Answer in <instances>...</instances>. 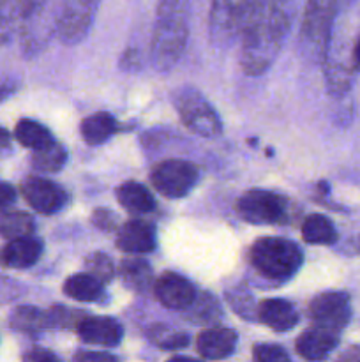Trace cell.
I'll return each mask as SVG.
<instances>
[{
  "mask_svg": "<svg viewBox=\"0 0 360 362\" xmlns=\"http://www.w3.org/2000/svg\"><path fill=\"white\" fill-rule=\"evenodd\" d=\"M14 136H16V140L20 141L23 147L32 148L34 152L42 151V148H48L55 144L52 133H49L42 124L35 122V120H30V119H23L16 124Z\"/></svg>",
  "mask_w": 360,
  "mask_h": 362,
  "instance_id": "cell-18",
  "label": "cell"
},
{
  "mask_svg": "<svg viewBox=\"0 0 360 362\" xmlns=\"http://www.w3.org/2000/svg\"><path fill=\"white\" fill-rule=\"evenodd\" d=\"M168 362H198L194 359H191V357H182V356H176V357H172Z\"/></svg>",
  "mask_w": 360,
  "mask_h": 362,
  "instance_id": "cell-37",
  "label": "cell"
},
{
  "mask_svg": "<svg viewBox=\"0 0 360 362\" xmlns=\"http://www.w3.org/2000/svg\"><path fill=\"white\" fill-rule=\"evenodd\" d=\"M154 293L159 303L169 310H186L193 306L196 299L193 285L176 272H164L154 283Z\"/></svg>",
  "mask_w": 360,
  "mask_h": 362,
  "instance_id": "cell-10",
  "label": "cell"
},
{
  "mask_svg": "<svg viewBox=\"0 0 360 362\" xmlns=\"http://www.w3.org/2000/svg\"><path fill=\"white\" fill-rule=\"evenodd\" d=\"M116 246L126 253H150L155 247L154 228L145 221H127L120 228L119 237H116Z\"/></svg>",
  "mask_w": 360,
  "mask_h": 362,
  "instance_id": "cell-15",
  "label": "cell"
},
{
  "mask_svg": "<svg viewBox=\"0 0 360 362\" xmlns=\"http://www.w3.org/2000/svg\"><path fill=\"white\" fill-rule=\"evenodd\" d=\"M356 247H359V253H360V237H359V240H356Z\"/></svg>",
  "mask_w": 360,
  "mask_h": 362,
  "instance_id": "cell-38",
  "label": "cell"
},
{
  "mask_svg": "<svg viewBox=\"0 0 360 362\" xmlns=\"http://www.w3.org/2000/svg\"><path fill=\"white\" fill-rule=\"evenodd\" d=\"M23 362H60L59 357L53 352L44 349H32L30 352L25 354Z\"/></svg>",
  "mask_w": 360,
  "mask_h": 362,
  "instance_id": "cell-31",
  "label": "cell"
},
{
  "mask_svg": "<svg viewBox=\"0 0 360 362\" xmlns=\"http://www.w3.org/2000/svg\"><path fill=\"white\" fill-rule=\"evenodd\" d=\"M67 154L60 145L53 144L52 147L42 148V151L34 152L32 156V165L41 172H59L66 163Z\"/></svg>",
  "mask_w": 360,
  "mask_h": 362,
  "instance_id": "cell-26",
  "label": "cell"
},
{
  "mask_svg": "<svg viewBox=\"0 0 360 362\" xmlns=\"http://www.w3.org/2000/svg\"><path fill=\"white\" fill-rule=\"evenodd\" d=\"M95 6L92 2H69L59 16V35L64 42L80 41L90 28Z\"/></svg>",
  "mask_w": 360,
  "mask_h": 362,
  "instance_id": "cell-11",
  "label": "cell"
},
{
  "mask_svg": "<svg viewBox=\"0 0 360 362\" xmlns=\"http://www.w3.org/2000/svg\"><path fill=\"white\" fill-rule=\"evenodd\" d=\"M11 327L14 331L25 332V334H37L42 329L48 327L46 313L34 306H20L11 315Z\"/></svg>",
  "mask_w": 360,
  "mask_h": 362,
  "instance_id": "cell-25",
  "label": "cell"
},
{
  "mask_svg": "<svg viewBox=\"0 0 360 362\" xmlns=\"http://www.w3.org/2000/svg\"><path fill=\"white\" fill-rule=\"evenodd\" d=\"M120 276L124 283L134 292H145L152 286V269L150 265L140 258H131L120 265Z\"/></svg>",
  "mask_w": 360,
  "mask_h": 362,
  "instance_id": "cell-24",
  "label": "cell"
},
{
  "mask_svg": "<svg viewBox=\"0 0 360 362\" xmlns=\"http://www.w3.org/2000/svg\"><path fill=\"white\" fill-rule=\"evenodd\" d=\"M240 218L254 225L282 221L286 214V200L279 194L263 189H253L242 194L236 204Z\"/></svg>",
  "mask_w": 360,
  "mask_h": 362,
  "instance_id": "cell-6",
  "label": "cell"
},
{
  "mask_svg": "<svg viewBox=\"0 0 360 362\" xmlns=\"http://www.w3.org/2000/svg\"><path fill=\"white\" fill-rule=\"evenodd\" d=\"M42 244L34 237L13 240L2 250V265L14 269H28L41 258Z\"/></svg>",
  "mask_w": 360,
  "mask_h": 362,
  "instance_id": "cell-17",
  "label": "cell"
},
{
  "mask_svg": "<svg viewBox=\"0 0 360 362\" xmlns=\"http://www.w3.org/2000/svg\"><path fill=\"white\" fill-rule=\"evenodd\" d=\"M113 218L108 211H97L94 214V223L99 226V228H104V230H112L113 228Z\"/></svg>",
  "mask_w": 360,
  "mask_h": 362,
  "instance_id": "cell-33",
  "label": "cell"
},
{
  "mask_svg": "<svg viewBox=\"0 0 360 362\" xmlns=\"http://www.w3.org/2000/svg\"><path fill=\"white\" fill-rule=\"evenodd\" d=\"M34 226V219L27 212L9 211L0 214V237L7 239L9 243L32 237Z\"/></svg>",
  "mask_w": 360,
  "mask_h": 362,
  "instance_id": "cell-20",
  "label": "cell"
},
{
  "mask_svg": "<svg viewBox=\"0 0 360 362\" xmlns=\"http://www.w3.org/2000/svg\"><path fill=\"white\" fill-rule=\"evenodd\" d=\"M258 318L272 331L286 332L299 322V313L292 303L284 299H267L260 304Z\"/></svg>",
  "mask_w": 360,
  "mask_h": 362,
  "instance_id": "cell-16",
  "label": "cell"
},
{
  "mask_svg": "<svg viewBox=\"0 0 360 362\" xmlns=\"http://www.w3.org/2000/svg\"><path fill=\"white\" fill-rule=\"evenodd\" d=\"M85 269H87V274H90L92 278L97 279L99 283L109 281V279L115 276L113 262L102 253L90 255V257L85 260Z\"/></svg>",
  "mask_w": 360,
  "mask_h": 362,
  "instance_id": "cell-28",
  "label": "cell"
},
{
  "mask_svg": "<svg viewBox=\"0 0 360 362\" xmlns=\"http://www.w3.org/2000/svg\"><path fill=\"white\" fill-rule=\"evenodd\" d=\"M11 144V134L4 127H0V148H6Z\"/></svg>",
  "mask_w": 360,
  "mask_h": 362,
  "instance_id": "cell-35",
  "label": "cell"
},
{
  "mask_svg": "<svg viewBox=\"0 0 360 362\" xmlns=\"http://www.w3.org/2000/svg\"><path fill=\"white\" fill-rule=\"evenodd\" d=\"M353 59H355V64L360 67V39L355 45V52H353Z\"/></svg>",
  "mask_w": 360,
  "mask_h": 362,
  "instance_id": "cell-36",
  "label": "cell"
},
{
  "mask_svg": "<svg viewBox=\"0 0 360 362\" xmlns=\"http://www.w3.org/2000/svg\"><path fill=\"white\" fill-rule=\"evenodd\" d=\"M337 362H360V346H353V349L346 350Z\"/></svg>",
  "mask_w": 360,
  "mask_h": 362,
  "instance_id": "cell-34",
  "label": "cell"
},
{
  "mask_svg": "<svg viewBox=\"0 0 360 362\" xmlns=\"http://www.w3.org/2000/svg\"><path fill=\"white\" fill-rule=\"evenodd\" d=\"M236 346L235 331L226 327H212L205 329L196 339V349L200 356L208 361L226 359L233 354Z\"/></svg>",
  "mask_w": 360,
  "mask_h": 362,
  "instance_id": "cell-14",
  "label": "cell"
},
{
  "mask_svg": "<svg viewBox=\"0 0 360 362\" xmlns=\"http://www.w3.org/2000/svg\"><path fill=\"white\" fill-rule=\"evenodd\" d=\"M253 4L219 2L212 9V34L219 41H228L236 32H244Z\"/></svg>",
  "mask_w": 360,
  "mask_h": 362,
  "instance_id": "cell-8",
  "label": "cell"
},
{
  "mask_svg": "<svg viewBox=\"0 0 360 362\" xmlns=\"http://www.w3.org/2000/svg\"><path fill=\"white\" fill-rule=\"evenodd\" d=\"M187 25L180 4H162L152 41V55L159 69H169L182 55L186 46Z\"/></svg>",
  "mask_w": 360,
  "mask_h": 362,
  "instance_id": "cell-2",
  "label": "cell"
},
{
  "mask_svg": "<svg viewBox=\"0 0 360 362\" xmlns=\"http://www.w3.org/2000/svg\"><path fill=\"white\" fill-rule=\"evenodd\" d=\"M64 292L71 299L81 300V303H95L102 297L104 288H102V283L83 272V274H74L67 278L64 283Z\"/></svg>",
  "mask_w": 360,
  "mask_h": 362,
  "instance_id": "cell-19",
  "label": "cell"
},
{
  "mask_svg": "<svg viewBox=\"0 0 360 362\" xmlns=\"http://www.w3.org/2000/svg\"><path fill=\"white\" fill-rule=\"evenodd\" d=\"M309 315L314 324L341 332L352 318L349 297L342 292H325L309 304Z\"/></svg>",
  "mask_w": 360,
  "mask_h": 362,
  "instance_id": "cell-7",
  "label": "cell"
},
{
  "mask_svg": "<svg viewBox=\"0 0 360 362\" xmlns=\"http://www.w3.org/2000/svg\"><path fill=\"white\" fill-rule=\"evenodd\" d=\"M25 200L28 202L34 211L41 214H53L60 211L67 200V194L64 189L52 180L39 179V177H28L21 186Z\"/></svg>",
  "mask_w": 360,
  "mask_h": 362,
  "instance_id": "cell-9",
  "label": "cell"
},
{
  "mask_svg": "<svg viewBox=\"0 0 360 362\" xmlns=\"http://www.w3.org/2000/svg\"><path fill=\"white\" fill-rule=\"evenodd\" d=\"M152 184L168 198L186 197L198 180V170L193 163L182 159H168L152 170Z\"/></svg>",
  "mask_w": 360,
  "mask_h": 362,
  "instance_id": "cell-5",
  "label": "cell"
},
{
  "mask_svg": "<svg viewBox=\"0 0 360 362\" xmlns=\"http://www.w3.org/2000/svg\"><path fill=\"white\" fill-rule=\"evenodd\" d=\"M253 362H292L284 349L277 345H258L253 352Z\"/></svg>",
  "mask_w": 360,
  "mask_h": 362,
  "instance_id": "cell-29",
  "label": "cell"
},
{
  "mask_svg": "<svg viewBox=\"0 0 360 362\" xmlns=\"http://www.w3.org/2000/svg\"><path fill=\"white\" fill-rule=\"evenodd\" d=\"M116 131V122L109 113L99 112L94 115L87 117L81 122V134L88 145H101L113 136Z\"/></svg>",
  "mask_w": 360,
  "mask_h": 362,
  "instance_id": "cell-22",
  "label": "cell"
},
{
  "mask_svg": "<svg viewBox=\"0 0 360 362\" xmlns=\"http://www.w3.org/2000/svg\"><path fill=\"white\" fill-rule=\"evenodd\" d=\"M339 345V332L334 329L321 327V325H314V327L307 329L306 332L299 336L296 339V352L300 357L306 361L318 362L327 359L332 354V350Z\"/></svg>",
  "mask_w": 360,
  "mask_h": 362,
  "instance_id": "cell-12",
  "label": "cell"
},
{
  "mask_svg": "<svg viewBox=\"0 0 360 362\" xmlns=\"http://www.w3.org/2000/svg\"><path fill=\"white\" fill-rule=\"evenodd\" d=\"M288 28V18L275 4L254 2L244 28L242 67L247 74H260L272 64Z\"/></svg>",
  "mask_w": 360,
  "mask_h": 362,
  "instance_id": "cell-1",
  "label": "cell"
},
{
  "mask_svg": "<svg viewBox=\"0 0 360 362\" xmlns=\"http://www.w3.org/2000/svg\"><path fill=\"white\" fill-rule=\"evenodd\" d=\"M78 334L85 343L101 346H116L122 339V327L109 317H85L78 324Z\"/></svg>",
  "mask_w": 360,
  "mask_h": 362,
  "instance_id": "cell-13",
  "label": "cell"
},
{
  "mask_svg": "<svg viewBox=\"0 0 360 362\" xmlns=\"http://www.w3.org/2000/svg\"><path fill=\"white\" fill-rule=\"evenodd\" d=\"M150 339L155 345L166 350L184 349V346H187V343H189V336H187L186 332L175 331V329H169L162 324L155 325V327L152 329Z\"/></svg>",
  "mask_w": 360,
  "mask_h": 362,
  "instance_id": "cell-27",
  "label": "cell"
},
{
  "mask_svg": "<svg viewBox=\"0 0 360 362\" xmlns=\"http://www.w3.org/2000/svg\"><path fill=\"white\" fill-rule=\"evenodd\" d=\"M176 108H179L180 119L189 127L193 133L203 138H214L221 134L222 124L217 113L207 103V99L200 92L187 88L180 92L176 98Z\"/></svg>",
  "mask_w": 360,
  "mask_h": 362,
  "instance_id": "cell-4",
  "label": "cell"
},
{
  "mask_svg": "<svg viewBox=\"0 0 360 362\" xmlns=\"http://www.w3.org/2000/svg\"><path fill=\"white\" fill-rule=\"evenodd\" d=\"M302 237L309 244H320V246H330L337 240V232L328 218L323 214H311L304 221Z\"/></svg>",
  "mask_w": 360,
  "mask_h": 362,
  "instance_id": "cell-23",
  "label": "cell"
},
{
  "mask_svg": "<svg viewBox=\"0 0 360 362\" xmlns=\"http://www.w3.org/2000/svg\"><path fill=\"white\" fill-rule=\"evenodd\" d=\"M251 262L261 276L268 279H288L302 265V251L292 240L265 237L254 243Z\"/></svg>",
  "mask_w": 360,
  "mask_h": 362,
  "instance_id": "cell-3",
  "label": "cell"
},
{
  "mask_svg": "<svg viewBox=\"0 0 360 362\" xmlns=\"http://www.w3.org/2000/svg\"><path fill=\"white\" fill-rule=\"evenodd\" d=\"M116 198L124 209L131 212H148L155 207L150 191L138 182H126L116 189Z\"/></svg>",
  "mask_w": 360,
  "mask_h": 362,
  "instance_id": "cell-21",
  "label": "cell"
},
{
  "mask_svg": "<svg viewBox=\"0 0 360 362\" xmlns=\"http://www.w3.org/2000/svg\"><path fill=\"white\" fill-rule=\"evenodd\" d=\"M14 200H16V191H14V187L11 184L0 180V212L6 211L9 205H13Z\"/></svg>",
  "mask_w": 360,
  "mask_h": 362,
  "instance_id": "cell-32",
  "label": "cell"
},
{
  "mask_svg": "<svg viewBox=\"0 0 360 362\" xmlns=\"http://www.w3.org/2000/svg\"><path fill=\"white\" fill-rule=\"evenodd\" d=\"M73 362H119V359L106 352H80L74 356Z\"/></svg>",
  "mask_w": 360,
  "mask_h": 362,
  "instance_id": "cell-30",
  "label": "cell"
}]
</instances>
